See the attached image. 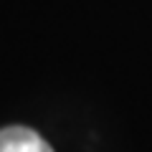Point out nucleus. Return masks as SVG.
Instances as JSON below:
<instances>
[{
    "label": "nucleus",
    "mask_w": 152,
    "mask_h": 152,
    "mask_svg": "<svg viewBox=\"0 0 152 152\" xmlns=\"http://www.w3.org/2000/svg\"><path fill=\"white\" fill-rule=\"evenodd\" d=\"M0 152H53V147L28 127H5L0 129Z\"/></svg>",
    "instance_id": "f257e3e1"
}]
</instances>
